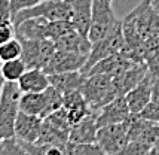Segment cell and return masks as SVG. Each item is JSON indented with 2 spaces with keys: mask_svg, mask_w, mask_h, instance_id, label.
<instances>
[{
  "mask_svg": "<svg viewBox=\"0 0 159 155\" xmlns=\"http://www.w3.org/2000/svg\"><path fill=\"white\" fill-rule=\"evenodd\" d=\"M118 21L113 12L110 0H94L92 2V14H91V26L88 30V39L91 43L101 40L103 37L110 35L118 27Z\"/></svg>",
  "mask_w": 159,
  "mask_h": 155,
  "instance_id": "277c9868",
  "label": "cell"
},
{
  "mask_svg": "<svg viewBox=\"0 0 159 155\" xmlns=\"http://www.w3.org/2000/svg\"><path fill=\"white\" fill-rule=\"evenodd\" d=\"M45 0H11V14L14 16L15 14H18L24 9H28V7H33L36 5H39Z\"/></svg>",
  "mask_w": 159,
  "mask_h": 155,
  "instance_id": "f1b7e54d",
  "label": "cell"
},
{
  "mask_svg": "<svg viewBox=\"0 0 159 155\" xmlns=\"http://www.w3.org/2000/svg\"><path fill=\"white\" fill-rule=\"evenodd\" d=\"M149 3H150V6H152L153 11L159 12V0H149Z\"/></svg>",
  "mask_w": 159,
  "mask_h": 155,
  "instance_id": "d6a6232c",
  "label": "cell"
},
{
  "mask_svg": "<svg viewBox=\"0 0 159 155\" xmlns=\"http://www.w3.org/2000/svg\"><path fill=\"white\" fill-rule=\"evenodd\" d=\"M22 145L30 152V155H67L66 146L60 145H39V143H22Z\"/></svg>",
  "mask_w": 159,
  "mask_h": 155,
  "instance_id": "d4e9b609",
  "label": "cell"
},
{
  "mask_svg": "<svg viewBox=\"0 0 159 155\" xmlns=\"http://www.w3.org/2000/svg\"><path fill=\"white\" fill-rule=\"evenodd\" d=\"M88 60V55H82L77 52H70V51H62L57 49L54 52L52 58L49 60L46 67L43 72L46 75H52V73H62V72H76L82 70Z\"/></svg>",
  "mask_w": 159,
  "mask_h": 155,
  "instance_id": "9c48e42d",
  "label": "cell"
},
{
  "mask_svg": "<svg viewBox=\"0 0 159 155\" xmlns=\"http://www.w3.org/2000/svg\"><path fill=\"white\" fill-rule=\"evenodd\" d=\"M97 113L92 112L83 120L73 124L69 133L70 143H95L97 142Z\"/></svg>",
  "mask_w": 159,
  "mask_h": 155,
  "instance_id": "5bb4252c",
  "label": "cell"
},
{
  "mask_svg": "<svg viewBox=\"0 0 159 155\" xmlns=\"http://www.w3.org/2000/svg\"><path fill=\"white\" fill-rule=\"evenodd\" d=\"M3 155H30L24 145L18 142L15 137L3 140Z\"/></svg>",
  "mask_w": 159,
  "mask_h": 155,
  "instance_id": "4316f807",
  "label": "cell"
},
{
  "mask_svg": "<svg viewBox=\"0 0 159 155\" xmlns=\"http://www.w3.org/2000/svg\"><path fill=\"white\" fill-rule=\"evenodd\" d=\"M158 73H152V72H147L139 84L132 88L131 91H128L125 94V99L126 103L129 106V110L131 113H140L146 106L152 101V88H153V79Z\"/></svg>",
  "mask_w": 159,
  "mask_h": 155,
  "instance_id": "30bf717a",
  "label": "cell"
},
{
  "mask_svg": "<svg viewBox=\"0 0 159 155\" xmlns=\"http://www.w3.org/2000/svg\"><path fill=\"white\" fill-rule=\"evenodd\" d=\"M49 85L48 75L42 69H27L18 81V87L22 92H42Z\"/></svg>",
  "mask_w": 159,
  "mask_h": 155,
  "instance_id": "ffe728a7",
  "label": "cell"
},
{
  "mask_svg": "<svg viewBox=\"0 0 159 155\" xmlns=\"http://www.w3.org/2000/svg\"><path fill=\"white\" fill-rule=\"evenodd\" d=\"M92 2L94 0H70L71 5V24L75 30L88 37V30L91 26L92 14Z\"/></svg>",
  "mask_w": 159,
  "mask_h": 155,
  "instance_id": "d6986e66",
  "label": "cell"
},
{
  "mask_svg": "<svg viewBox=\"0 0 159 155\" xmlns=\"http://www.w3.org/2000/svg\"><path fill=\"white\" fill-rule=\"evenodd\" d=\"M137 115H140L141 118H144V120H147V121H152V122H159V106L150 101V103L146 106V107L140 113H137Z\"/></svg>",
  "mask_w": 159,
  "mask_h": 155,
  "instance_id": "f546056e",
  "label": "cell"
},
{
  "mask_svg": "<svg viewBox=\"0 0 159 155\" xmlns=\"http://www.w3.org/2000/svg\"><path fill=\"white\" fill-rule=\"evenodd\" d=\"M34 16H42L48 21H70L71 20L70 0H45L36 6L15 14L12 16V22L20 24L21 21Z\"/></svg>",
  "mask_w": 159,
  "mask_h": 155,
  "instance_id": "5b68a950",
  "label": "cell"
},
{
  "mask_svg": "<svg viewBox=\"0 0 159 155\" xmlns=\"http://www.w3.org/2000/svg\"><path fill=\"white\" fill-rule=\"evenodd\" d=\"M49 22L42 16H34L15 24V36L18 39H49Z\"/></svg>",
  "mask_w": 159,
  "mask_h": 155,
  "instance_id": "2e32d148",
  "label": "cell"
},
{
  "mask_svg": "<svg viewBox=\"0 0 159 155\" xmlns=\"http://www.w3.org/2000/svg\"><path fill=\"white\" fill-rule=\"evenodd\" d=\"M22 54V45L21 40L15 36L14 39L7 40L6 43L0 45V61H9V60H15L20 58Z\"/></svg>",
  "mask_w": 159,
  "mask_h": 155,
  "instance_id": "cb8c5ba5",
  "label": "cell"
},
{
  "mask_svg": "<svg viewBox=\"0 0 159 155\" xmlns=\"http://www.w3.org/2000/svg\"><path fill=\"white\" fill-rule=\"evenodd\" d=\"M49 84L54 87L57 91H60L62 96L73 91H79L82 88L85 76L80 70L76 72H62V73H52L48 75Z\"/></svg>",
  "mask_w": 159,
  "mask_h": 155,
  "instance_id": "ac0fdd59",
  "label": "cell"
},
{
  "mask_svg": "<svg viewBox=\"0 0 159 155\" xmlns=\"http://www.w3.org/2000/svg\"><path fill=\"white\" fill-rule=\"evenodd\" d=\"M128 142V122H119L100 127L97 131V143L106 155H115Z\"/></svg>",
  "mask_w": 159,
  "mask_h": 155,
  "instance_id": "ba28073f",
  "label": "cell"
},
{
  "mask_svg": "<svg viewBox=\"0 0 159 155\" xmlns=\"http://www.w3.org/2000/svg\"><path fill=\"white\" fill-rule=\"evenodd\" d=\"M3 84H5V79H3V76L0 75V96H2V88H3Z\"/></svg>",
  "mask_w": 159,
  "mask_h": 155,
  "instance_id": "e575fe53",
  "label": "cell"
},
{
  "mask_svg": "<svg viewBox=\"0 0 159 155\" xmlns=\"http://www.w3.org/2000/svg\"><path fill=\"white\" fill-rule=\"evenodd\" d=\"M152 146L140 140H128L126 145L115 155H149Z\"/></svg>",
  "mask_w": 159,
  "mask_h": 155,
  "instance_id": "484cf974",
  "label": "cell"
},
{
  "mask_svg": "<svg viewBox=\"0 0 159 155\" xmlns=\"http://www.w3.org/2000/svg\"><path fill=\"white\" fill-rule=\"evenodd\" d=\"M22 45L21 58L28 69H45L52 58L57 46L51 39H20Z\"/></svg>",
  "mask_w": 159,
  "mask_h": 155,
  "instance_id": "52a82bcc",
  "label": "cell"
},
{
  "mask_svg": "<svg viewBox=\"0 0 159 155\" xmlns=\"http://www.w3.org/2000/svg\"><path fill=\"white\" fill-rule=\"evenodd\" d=\"M110 2H113V0H110Z\"/></svg>",
  "mask_w": 159,
  "mask_h": 155,
  "instance_id": "74e56055",
  "label": "cell"
},
{
  "mask_svg": "<svg viewBox=\"0 0 159 155\" xmlns=\"http://www.w3.org/2000/svg\"><path fill=\"white\" fill-rule=\"evenodd\" d=\"M149 67L146 63H132L126 66L119 72L113 73V82L118 88L119 96H125L128 91H131L135 85L147 75Z\"/></svg>",
  "mask_w": 159,
  "mask_h": 155,
  "instance_id": "7c38bea8",
  "label": "cell"
},
{
  "mask_svg": "<svg viewBox=\"0 0 159 155\" xmlns=\"http://www.w3.org/2000/svg\"><path fill=\"white\" fill-rule=\"evenodd\" d=\"M22 91L18 82H5L0 96V139L15 137V121L20 112Z\"/></svg>",
  "mask_w": 159,
  "mask_h": 155,
  "instance_id": "7a4b0ae2",
  "label": "cell"
},
{
  "mask_svg": "<svg viewBox=\"0 0 159 155\" xmlns=\"http://www.w3.org/2000/svg\"><path fill=\"white\" fill-rule=\"evenodd\" d=\"M15 37V24L12 20H0V45Z\"/></svg>",
  "mask_w": 159,
  "mask_h": 155,
  "instance_id": "83f0119b",
  "label": "cell"
},
{
  "mask_svg": "<svg viewBox=\"0 0 159 155\" xmlns=\"http://www.w3.org/2000/svg\"><path fill=\"white\" fill-rule=\"evenodd\" d=\"M57 49L62 51H70V52H77L82 55H89L92 43L86 36L80 35L77 30H70L66 35H62L61 37H58L57 40H54Z\"/></svg>",
  "mask_w": 159,
  "mask_h": 155,
  "instance_id": "e0dca14e",
  "label": "cell"
},
{
  "mask_svg": "<svg viewBox=\"0 0 159 155\" xmlns=\"http://www.w3.org/2000/svg\"><path fill=\"white\" fill-rule=\"evenodd\" d=\"M0 20H12L11 0H0Z\"/></svg>",
  "mask_w": 159,
  "mask_h": 155,
  "instance_id": "4dcf8cb0",
  "label": "cell"
},
{
  "mask_svg": "<svg viewBox=\"0 0 159 155\" xmlns=\"http://www.w3.org/2000/svg\"><path fill=\"white\" fill-rule=\"evenodd\" d=\"M0 155H3V140L0 139Z\"/></svg>",
  "mask_w": 159,
  "mask_h": 155,
  "instance_id": "d590c367",
  "label": "cell"
},
{
  "mask_svg": "<svg viewBox=\"0 0 159 155\" xmlns=\"http://www.w3.org/2000/svg\"><path fill=\"white\" fill-rule=\"evenodd\" d=\"M95 113H97V124L100 128L104 125H110V124L125 122L129 118L131 110H129V106L126 103L125 96H118L116 99H113L110 103L103 106Z\"/></svg>",
  "mask_w": 159,
  "mask_h": 155,
  "instance_id": "8fae6325",
  "label": "cell"
},
{
  "mask_svg": "<svg viewBox=\"0 0 159 155\" xmlns=\"http://www.w3.org/2000/svg\"><path fill=\"white\" fill-rule=\"evenodd\" d=\"M27 64L24 63L22 58H15L9 61H3L0 66V75L3 76L5 82H18L20 78L25 73L27 70Z\"/></svg>",
  "mask_w": 159,
  "mask_h": 155,
  "instance_id": "7402d4cb",
  "label": "cell"
},
{
  "mask_svg": "<svg viewBox=\"0 0 159 155\" xmlns=\"http://www.w3.org/2000/svg\"><path fill=\"white\" fill-rule=\"evenodd\" d=\"M152 103L159 106V73L153 79V88H152Z\"/></svg>",
  "mask_w": 159,
  "mask_h": 155,
  "instance_id": "1f68e13d",
  "label": "cell"
},
{
  "mask_svg": "<svg viewBox=\"0 0 159 155\" xmlns=\"http://www.w3.org/2000/svg\"><path fill=\"white\" fill-rule=\"evenodd\" d=\"M62 110L66 112L67 120L70 121L71 125L83 120L86 115L92 113L80 90L62 96Z\"/></svg>",
  "mask_w": 159,
  "mask_h": 155,
  "instance_id": "9a60e30c",
  "label": "cell"
},
{
  "mask_svg": "<svg viewBox=\"0 0 159 155\" xmlns=\"http://www.w3.org/2000/svg\"><path fill=\"white\" fill-rule=\"evenodd\" d=\"M62 107V94L49 85L42 92H22L20 100V110L40 116L45 120L51 113Z\"/></svg>",
  "mask_w": 159,
  "mask_h": 155,
  "instance_id": "3957f363",
  "label": "cell"
},
{
  "mask_svg": "<svg viewBox=\"0 0 159 155\" xmlns=\"http://www.w3.org/2000/svg\"><path fill=\"white\" fill-rule=\"evenodd\" d=\"M149 155H159V143L153 145L152 149H150V152H149Z\"/></svg>",
  "mask_w": 159,
  "mask_h": 155,
  "instance_id": "836d02e7",
  "label": "cell"
},
{
  "mask_svg": "<svg viewBox=\"0 0 159 155\" xmlns=\"http://www.w3.org/2000/svg\"><path fill=\"white\" fill-rule=\"evenodd\" d=\"M67 155H106L101 146L95 143H67L66 145Z\"/></svg>",
  "mask_w": 159,
  "mask_h": 155,
  "instance_id": "603a6c76",
  "label": "cell"
},
{
  "mask_svg": "<svg viewBox=\"0 0 159 155\" xmlns=\"http://www.w3.org/2000/svg\"><path fill=\"white\" fill-rule=\"evenodd\" d=\"M42 124L43 120L40 116L20 110L15 121V139L21 143H36L40 136Z\"/></svg>",
  "mask_w": 159,
  "mask_h": 155,
  "instance_id": "4fadbf2b",
  "label": "cell"
},
{
  "mask_svg": "<svg viewBox=\"0 0 159 155\" xmlns=\"http://www.w3.org/2000/svg\"><path fill=\"white\" fill-rule=\"evenodd\" d=\"M124 48H125V37H124V31H122V21H120V24L111 31L110 35H107L101 40H98V42L92 43V48H91V52L88 55V60H86L85 66L80 70L83 73V76L98 61H101V60L107 58V57H111L115 54L122 52Z\"/></svg>",
  "mask_w": 159,
  "mask_h": 155,
  "instance_id": "8992f818",
  "label": "cell"
},
{
  "mask_svg": "<svg viewBox=\"0 0 159 155\" xmlns=\"http://www.w3.org/2000/svg\"><path fill=\"white\" fill-rule=\"evenodd\" d=\"M36 143H39V145H60V146H66L69 143V133L64 131V130L57 128L51 122L43 120L40 136H39Z\"/></svg>",
  "mask_w": 159,
  "mask_h": 155,
  "instance_id": "44dd1931",
  "label": "cell"
},
{
  "mask_svg": "<svg viewBox=\"0 0 159 155\" xmlns=\"http://www.w3.org/2000/svg\"><path fill=\"white\" fill-rule=\"evenodd\" d=\"M91 112H98L103 106L119 96L113 82V73H94L85 78L80 88Z\"/></svg>",
  "mask_w": 159,
  "mask_h": 155,
  "instance_id": "6da1fadb",
  "label": "cell"
},
{
  "mask_svg": "<svg viewBox=\"0 0 159 155\" xmlns=\"http://www.w3.org/2000/svg\"><path fill=\"white\" fill-rule=\"evenodd\" d=\"M0 66H2V61H0Z\"/></svg>",
  "mask_w": 159,
  "mask_h": 155,
  "instance_id": "8d00e7d4",
  "label": "cell"
}]
</instances>
